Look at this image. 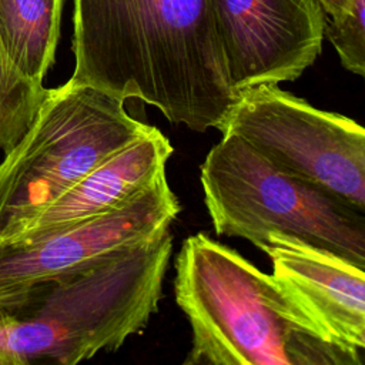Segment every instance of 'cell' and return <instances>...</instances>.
Listing matches in <instances>:
<instances>
[{"mask_svg":"<svg viewBox=\"0 0 365 365\" xmlns=\"http://www.w3.org/2000/svg\"><path fill=\"white\" fill-rule=\"evenodd\" d=\"M63 0H0V43L26 78L43 83L56 60Z\"/></svg>","mask_w":365,"mask_h":365,"instance_id":"11","label":"cell"},{"mask_svg":"<svg viewBox=\"0 0 365 365\" xmlns=\"http://www.w3.org/2000/svg\"><path fill=\"white\" fill-rule=\"evenodd\" d=\"M325 36L342 67L365 80V0H352V11L342 20H327Z\"/></svg>","mask_w":365,"mask_h":365,"instance_id":"12","label":"cell"},{"mask_svg":"<svg viewBox=\"0 0 365 365\" xmlns=\"http://www.w3.org/2000/svg\"><path fill=\"white\" fill-rule=\"evenodd\" d=\"M173 151L170 140L151 127L36 214L14 224L0 242L37 237L121 205L165 171Z\"/></svg>","mask_w":365,"mask_h":365,"instance_id":"10","label":"cell"},{"mask_svg":"<svg viewBox=\"0 0 365 365\" xmlns=\"http://www.w3.org/2000/svg\"><path fill=\"white\" fill-rule=\"evenodd\" d=\"M258 248L271 259L278 284L317 328L361 361L365 269L279 231L267 232Z\"/></svg>","mask_w":365,"mask_h":365,"instance_id":"9","label":"cell"},{"mask_svg":"<svg viewBox=\"0 0 365 365\" xmlns=\"http://www.w3.org/2000/svg\"><path fill=\"white\" fill-rule=\"evenodd\" d=\"M359 356L361 362H365V331L361 335V342H359Z\"/></svg>","mask_w":365,"mask_h":365,"instance_id":"14","label":"cell"},{"mask_svg":"<svg viewBox=\"0 0 365 365\" xmlns=\"http://www.w3.org/2000/svg\"><path fill=\"white\" fill-rule=\"evenodd\" d=\"M175 302L188 319L184 365H358L267 274L204 232L175 259Z\"/></svg>","mask_w":365,"mask_h":365,"instance_id":"2","label":"cell"},{"mask_svg":"<svg viewBox=\"0 0 365 365\" xmlns=\"http://www.w3.org/2000/svg\"><path fill=\"white\" fill-rule=\"evenodd\" d=\"M331 20H342L352 11V0H317Z\"/></svg>","mask_w":365,"mask_h":365,"instance_id":"13","label":"cell"},{"mask_svg":"<svg viewBox=\"0 0 365 365\" xmlns=\"http://www.w3.org/2000/svg\"><path fill=\"white\" fill-rule=\"evenodd\" d=\"M68 78L155 107L170 123L221 130L238 96L211 0H73Z\"/></svg>","mask_w":365,"mask_h":365,"instance_id":"1","label":"cell"},{"mask_svg":"<svg viewBox=\"0 0 365 365\" xmlns=\"http://www.w3.org/2000/svg\"><path fill=\"white\" fill-rule=\"evenodd\" d=\"M221 134L200 168L217 235L258 247L279 231L365 269V210L275 164L244 137Z\"/></svg>","mask_w":365,"mask_h":365,"instance_id":"4","label":"cell"},{"mask_svg":"<svg viewBox=\"0 0 365 365\" xmlns=\"http://www.w3.org/2000/svg\"><path fill=\"white\" fill-rule=\"evenodd\" d=\"M124 103L70 80L47 88L33 124L0 163V241L153 127L134 118Z\"/></svg>","mask_w":365,"mask_h":365,"instance_id":"5","label":"cell"},{"mask_svg":"<svg viewBox=\"0 0 365 365\" xmlns=\"http://www.w3.org/2000/svg\"><path fill=\"white\" fill-rule=\"evenodd\" d=\"M237 94L297 80L322 50L327 17L317 0H211Z\"/></svg>","mask_w":365,"mask_h":365,"instance_id":"8","label":"cell"},{"mask_svg":"<svg viewBox=\"0 0 365 365\" xmlns=\"http://www.w3.org/2000/svg\"><path fill=\"white\" fill-rule=\"evenodd\" d=\"M171 252L173 234L165 228L0 305V365H74L118 349L157 312Z\"/></svg>","mask_w":365,"mask_h":365,"instance_id":"3","label":"cell"},{"mask_svg":"<svg viewBox=\"0 0 365 365\" xmlns=\"http://www.w3.org/2000/svg\"><path fill=\"white\" fill-rule=\"evenodd\" d=\"M181 211L165 171L121 205L37 237L0 242V305L154 237Z\"/></svg>","mask_w":365,"mask_h":365,"instance_id":"7","label":"cell"},{"mask_svg":"<svg viewBox=\"0 0 365 365\" xmlns=\"http://www.w3.org/2000/svg\"><path fill=\"white\" fill-rule=\"evenodd\" d=\"M220 133L250 141L275 164L365 210V125L262 84L240 93Z\"/></svg>","mask_w":365,"mask_h":365,"instance_id":"6","label":"cell"}]
</instances>
